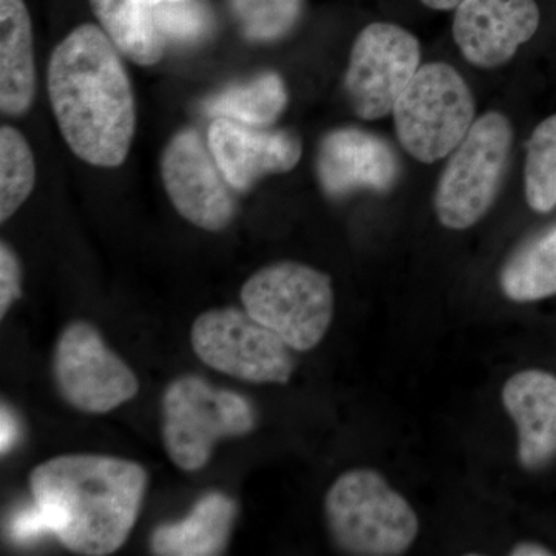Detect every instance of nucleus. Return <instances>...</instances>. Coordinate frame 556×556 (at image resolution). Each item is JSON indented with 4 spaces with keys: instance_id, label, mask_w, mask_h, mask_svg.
Segmentation results:
<instances>
[{
    "instance_id": "obj_15",
    "label": "nucleus",
    "mask_w": 556,
    "mask_h": 556,
    "mask_svg": "<svg viewBox=\"0 0 556 556\" xmlns=\"http://www.w3.org/2000/svg\"><path fill=\"white\" fill-rule=\"evenodd\" d=\"M503 404L518 428V457L526 470L556 459V376L526 369L507 380Z\"/></svg>"
},
{
    "instance_id": "obj_21",
    "label": "nucleus",
    "mask_w": 556,
    "mask_h": 556,
    "mask_svg": "<svg viewBox=\"0 0 556 556\" xmlns=\"http://www.w3.org/2000/svg\"><path fill=\"white\" fill-rule=\"evenodd\" d=\"M36 164L30 144L11 126L0 129V222L16 214L35 189Z\"/></svg>"
},
{
    "instance_id": "obj_10",
    "label": "nucleus",
    "mask_w": 556,
    "mask_h": 556,
    "mask_svg": "<svg viewBox=\"0 0 556 556\" xmlns=\"http://www.w3.org/2000/svg\"><path fill=\"white\" fill-rule=\"evenodd\" d=\"M420 68L415 35L388 22H375L358 33L351 49L345 93L358 118L376 121L394 105Z\"/></svg>"
},
{
    "instance_id": "obj_29",
    "label": "nucleus",
    "mask_w": 556,
    "mask_h": 556,
    "mask_svg": "<svg viewBox=\"0 0 556 556\" xmlns=\"http://www.w3.org/2000/svg\"><path fill=\"white\" fill-rule=\"evenodd\" d=\"M420 2L431 10L448 11L456 10L463 0H420Z\"/></svg>"
},
{
    "instance_id": "obj_12",
    "label": "nucleus",
    "mask_w": 556,
    "mask_h": 556,
    "mask_svg": "<svg viewBox=\"0 0 556 556\" xmlns=\"http://www.w3.org/2000/svg\"><path fill=\"white\" fill-rule=\"evenodd\" d=\"M535 0H463L453 21L460 53L479 68L507 64L540 27Z\"/></svg>"
},
{
    "instance_id": "obj_24",
    "label": "nucleus",
    "mask_w": 556,
    "mask_h": 556,
    "mask_svg": "<svg viewBox=\"0 0 556 556\" xmlns=\"http://www.w3.org/2000/svg\"><path fill=\"white\" fill-rule=\"evenodd\" d=\"M156 27L166 42L193 46L207 38L215 27L211 7L204 0H178L153 7Z\"/></svg>"
},
{
    "instance_id": "obj_7",
    "label": "nucleus",
    "mask_w": 556,
    "mask_h": 556,
    "mask_svg": "<svg viewBox=\"0 0 556 556\" xmlns=\"http://www.w3.org/2000/svg\"><path fill=\"white\" fill-rule=\"evenodd\" d=\"M514 144L510 121L489 112L475 121L452 153L434 193L442 226L464 230L477 225L495 204Z\"/></svg>"
},
{
    "instance_id": "obj_2",
    "label": "nucleus",
    "mask_w": 556,
    "mask_h": 556,
    "mask_svg": "<svg viewBox=\"0 0 556 556\" xmlns=\"http://www.w3.org/2000/svg\"><path fill=\"white\" fill-rule=\"evenodd\" d=\"M148 471L134 460L62 455L33 468L30 490L50 533L68 551L104 556L118 551L137 525Z\"/></svg>"
},
{
    "instance_id": "obj_3",
    "label": "nucleus",
    "mask_w": 556,
    "mask_h": 556,
    "mask_svg": "<svg viewBox=\"0 0 556 556\" xmlns=\"http://www.w3.org/2000/svg\"><path fill=\"white\" fill-rule=\"evenodd\" d=\"M329 533L348 555L405 554L419 533V519L407 500L369 468L346 471L325 497Z\"/></svg>"
},
{
    "instance_id": "obj_27",
    "label": "nucleus",
    "mask_w": 556,
    "mask_h": 556,
    "mask_svg": "<svg viewBox=\"0 0 556 556\" xmlns=\"http://www.w3.org/2000/svg\"><path fill=\"white\" fill-rule=\"evenodd\" d=\"M17 428L16 422H14L13 416L9 409L5 408V405H2V453H5L7 450L11 447V444L14 442V438H16Z\"/></svg>"
},
{
    "instance_id": "obj_26",
    "label": "nucleus",
    "mask_w": 556,
    "mask_h": 556,
    "mask_svg": "<svg viewBox=\"0 0 556 556\" xmlns=\"http://www.w3.org/2000/svg\"><path fill=\"white\" fill-rule=\"evenodd\" d=\"M11 532L17 541H28L31 538H38L42 533L50 532V527L46 515L38 506H35V508L17 515L13 527H11Z\"/></svg>"
},
{
    "instance_id": "obj_22",
    "label": "nucleus",
    "mask_w": 556,
    "mask_h": 556,
    "mask_svg": "<svg viewBox=\"0 0 556 556\" xmlns=\"http://www.w3.org/2000/svg\"><path fill=\"white\" fill-rule=\"evenodd\" d=\"M526 200L540 214L556 206V115L538 124L527 142Z\"/></svg>"
},
{
    "instance_id": "obj_18",
    "label": "nucleus",
    "mask_w": 556,
    "mask_h": 556,
    "mask_svg": "<svg viewBox=\"0 0 556 556\" xmlns=\"http://www.w3.org/2000/svg\"><path fill=\"white\" fill-rule=\"evenodd\" d=\"M90 7L124 56L142 67L159 64L167 42L156 27L149 0H90Z\"/></svg>"
},
{
    "instance_id": "obj_11",
    "label": "nucleus",
    "mask_w": 556,
    "mask_h": 556,
    "mask_svg": "<svg viewBox=\"0 0 556 556\" xmlns=\"http://www.w3.org/2000/svg\"><path fill=\"white\" fill-rule=\"evenodd\" d=\"M164 189L182 218L197 228L218 232L236 217L237 190L195 129L177 131L161 156Z\"/></svg>"
},
{
    "instance_id": "obj_25",
    "label": "nucleus",
    "mask_w": 556,
    "mask_h": 556,
    "mask_svg": "<svg viewBox=\"0 0 556 556\" xmlns=\"http://www.w3.org/2000/svg\"><path fill=\"white\" fill-rule=\"evenodd\" d=\"M21 263L13 249L2 241L0 244V318L7 316L13 303L22 294Z\"/></svg>"
},
{
    "instance_id": "obj_6",
    "label": "nucleus",
    "mask_w": 556,
    "mask_h": 556,
    "mask_svg": "<svg viewBox=\"0 0 556 556\" xmlns=\"http://www.w3.org/2000/svg\"><path fill=\"white\" fill-rule=\"evenodd\" d=\"M254 428L255 409L247 397L199 376L172 380L164 391V448L182 471L200 470L219 441L247 437Z\"/></svg>"
},
{
    "instance_id": "obj_30",
    "label": "nucleus",
    "mask_w": 556,
    "mask_h": 556,
    "mask_svg": "<svg viewBox=\"0 0 556 556\" xmlns=\"http://www.w3.org/2000/svg\"><path fill=\"white\" fill-rule=\"evenodd\" d=\"M164 2H178V0H149L150 5L155 7Z\"/></svg>"
},
{
    "instance_id": "obj_4",
    "label": "nucleus",
    "mask_w": 556,
    "mask_h": 556,
    "mask_svg": "<svg viewBox=\"0 0 556 556\" xmlns=\"http://www.w3.org/2000/svg\"><path fill=\"white\" fill-rule=\"evenodd\" d=\"M241 305L294 351L314 350L334 317L331 277L298 262H278L244 281Z\"/></svg>"
},
{
    "instance_id": "obj_13",
    "label": "nucleus",
    "mask_w": 556,
    "mask_h": 556,
    "mask_svg": "<svg viewBox=\"0 0 556 556\" xmlns=\"http://www.w3.org/2000/svg\"><path fill=\"white\" fill-rule=\"evenodd\" d=\"M206 139L219 169L237 192H248L268 175L287 174L302 159V141L291 130L214 118Z\"/></svg>"
},
{
    "instance_id": "obj_8",
    "label": "nucleus",
    "mask_w": 556,
    "mask_h": 556,
    "mask_svg": "<svg viewBox=\"0 0 556 556\" xmlns=\"http://www.w3.org/2000/svg\"><path fill=\"white\" fill-rule=\"evenodd\" d=\"M193 353L212 369L251 383L289 382L292 348L244 309L206 311L190 329Z\"/></svg>"
},
{
    "instance_id": "obj_17",
    "label": "nucleus",
    "mask_w": 556,
    "mask_h": 556,
    "mask_svg": "<svg viewBox=\"0 0 556 556\" xmlns=\"http://www.w3.org/2000/svg\"><path fill=\"white\" fill-rule=\"evenodd\" d=\"M239 507L225 493L200 497L190 514L178 522L160 526L150 538V548L161 556L222 555L229 544Z\"/></svg>"
},
{
    "instance_id": "obj_9",
    "label": "nucleus",
    "mask_w": 556,
    "mask_h": 556,
    "mask_svg": "<svg viewBox=\"0 0 556 556\" xmlns=\"http://www.w3.org/2000/svg\"><path fill=\"white\" fill-rule=\"evenodd\" d=\"M53 378L60 396L78 412L104 415L137 396L139 382L93 325H67L54 346Z\"/></svg>"
},
{
    "instance_id": "obj_20",
    "label": "nucleus",
    "mask_w": 556,
    "mask_h": 556,
    "mask_svg": "<svg viewBox=\"0 0 556 556\" xmlns=\"http://www.w3.org/2000/svg\"><path fill=\"white\" fill-rule=\"evenodd\" d=\"M500 285L518 303L556 295V228L522 244L501 270Z\"/></svg>"
},
{
    "instance_id": "obj_19",
    "label": "nucleus",
    "mask_w": 556,
    "mask_h": 556,
    "mask_svg": "<svg viewBox=\"0 0 556 556\" xmlns=\"http://www.w3.org/2000/svg\"><path fill=\"white\" fill-rule=\"evenodd\" d=\"M289 101L285 80L276 72H263L233 84L204 102L208 118H230L251 126L269 127L280 118Z\"/></svg>"
},
{
    "instance_id": "obj_28",
    "label": "nucleus",
    "mask_w": 556,
    "mask_h": 556,
    "mask_svg": "<svg viewBox=\"0 0 556 556\" xmlns=\"http://www.w3.org/2000/svg\"><path fill=\"white\" fill-rule=\"evenodd\" d=\"M511 556H551L554 555V552L551 548L541 546V544L530 543V541H526V543H519L517 546L511 548Z\"/></svg>"
},
{
    "instance_id": "obj_5",
    "label": "nucleus",
    "mask_w": 556,
    "mask_h": 556,
    "mask_svg": "<svg viewBox=\"0 0 556 556\" xmlns=\"http://www.w3.org/2000/svg\"><path fill=\"white\" fill-rule=\"evenodd\" d=\"M473 93L447 62L420 65L393 109L402 148L420 163L445 159L473 126Z\"/></svg>"
},
{
    "instance_id": "obj_1",
    "label": "nucleus",
    "mask_w": 556,
    "mask_h": 556,
    "mask_svg": "<svg viewBox=\"0 0 556 556\" xmlns=\"http://www.w3.org/2000/svg\"><path fill=\"white\" fill-rule=\"evenodd\" d=\"M47 90L68 148L91 166L118 167L129 155L137 105L112 39L97 25L70 33L51 53Z\"/></svg>"
},
{
    "instance_id": "obj_16",
    "label": "nucleus",
    "mask_w": 556,
    "mask_h": 556,
    "mask_svg": "<svg viewBox=\"0 0 556 556\" xmlns=\"http://www.w3.org/2000/svg\"><path fill=\"white\" fill-rule=\"evenodd\" d=\"M36 94L30 13L24 0H0V110L24 116Z\"/></svg>"
},
{
    "instance_id": "obj_23",
    "label": "nucleus",
    "mask_w": 556,
    "mask_h": 556,
    "mask_svg": "<svg viewBox=\"0 0 556 556\" xmlns=\"http://www.w3.org/2000/svg\"><path fill=\"white\" fill-rule=\"evenodd\" d=\"M305 0H229L230 13L244 38L276 42L299 24Z\"/></svg>"
},
{
    "instance_id": "obj_14",
    "label": "nucleus",
    "mask_w": 556,
    "mask_h": 556,
    "mask_svg": "<svg viewBox=\"0 0 556 556\" xmlns=\"http://www.w3.org/2000/svg\"><path fill=\"white\" fill-rule=\"evenodd\" d=\"M317 178L329 197L357 190L386 192L396 182V153L386 139L357 127L329 131L318 146Z\"/></svg>"
}]
</instances>
